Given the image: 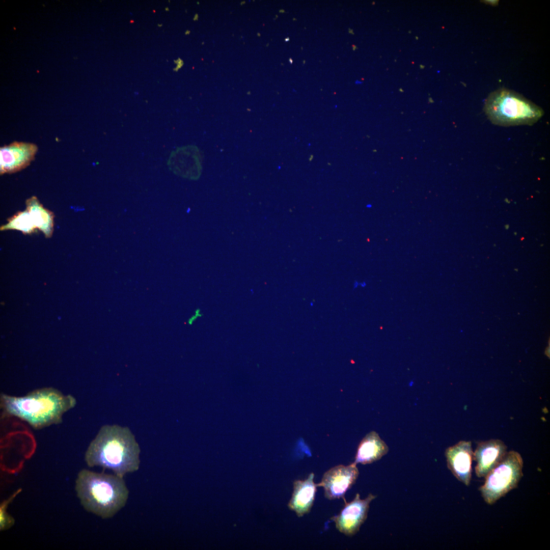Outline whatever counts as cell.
I'll use <instances>...</instances> for the list:
<instances>
[{"instance_id":"6da1fadb","label":"cell","mask_w":550,"mask_h":550,"mask_svg":"<svg viewBox=\"0 0 550 550\" xmlns=\"http://www.w3.org/2000/svg\"><path fill=\"white\" fill-rule=\"evenodd\" d=\"M140 451L128 427L105 425L89 445L85 460L89 467L100 466L124 477L139 470Z\"/></svg>"},{"instance_id":"7a4b0ae2","label":"cell","mask_w":550,"mask_h":550,"mask_svg":"<svg viewBox=\"0 0 550 550\" xmlns=\"http://www.w3.org/2000/svg\"><path fill=\"white\" fill-rule=\"evenodd\" d=\"M0 400L5 414L20 419L35 429L61 423L63 415L76 404L73 396L52 387L37 389L23 396L1 393Z\"/></svg>"},{"instance_id":"3957f363","label":"cell","mask_w":550,"mask_h":550,"mask_svg":"<svg viewBox=\"0 0 550 550\" xmlns=\"http://www.w3.org/2000/svg\"><path fill=\"white\" fill-rule=\"evenodd\" d=\"M75 489L83 508L102 519L113 517L125 506L129 497L123 477L87 469L78 473Z\"/></svg>"},{"instance_id":"277c9868","label":"cell","mask_w":550,"mask_h":550,"mask_svg":"<svg viewBox=\"0 0 550 550\" xmlns=\"http://www.w3.org/2000/svg\"><path fill=\"white\" fill-rule=\"evenodd\" d=\"M483 111L492 124L506 127L532 125L544 115L540 106L520 94L505 88L488 95Z\"/></svg>"},{"instance_id":"5b68a950","label":"cell","mask_w":550,"mask_h":550,"mask_svg":"<svg viewBox=\"0 0 550 550\" xmlns=\"http://www.w3.org/2000/svg\"><path fill=\"white\" fill-rule=\"evenodd\" d=\"M524 461L518 452L507 451L502 460L484 478L479 490L488 505L494 504L516 488L523 476Z\"/></svg>"},{"instance_id":"8992f818","label":"cell","mask_w":550,"mask_h":550,"mask_svg":"<svg viewBox=\"0 0 550 550\" xmlns=\"http://www.w3.org/2000/svg\"><path fill=\"white\" fill-rule=\"evenodd\" d=\"M376 496L369 493L364 499L359 493L350 502H345V505L340 512L332 519L335 523L336 529L346 536L356 534L366 520L371 502Z\"/></svg>"},{"instance_id":"52a82bcc","label":"cell","mask_w":550,"mask_h":550,"mask_svg":"<svg viewBox=\"0 0 550 550\" xmlns=\"http://www.w3.org/2000/svg\"><path fill=\"white\" fill-rule=\"evenodd\" d=\"M359 475V470L354 462L348 465L339 464L326 471L317 484L318 487L323 488L324 495L327 499L342 498L345 502V493L355 483Z\"/></svg>"},{"instance_id":"ba28073f","label":"cell","mask_w":550,"mask_h":550,"mask_svg":"<svg viewBox=\"0 0 550 550\" xmlns=\"http://www.w3.org/2000/svg\"><path fill=\"white\" fill-rule=\"evenodd\" d=\"M37 146L32 143L14 141L0 148V174H12L27 167L34 159Z\"/></svg>"},{"instance_id":"9c48e42d","label":"cell","mask_w":550,"mask_h":550,"mask_svg":"<svg viewBox=\"0 0 550 550\" xmlns=\"http://www.w3.org/2000/svg\"><path fill=\"white\" fill-rule=\"evenodd\" d=\"M203 157L195 145H187L173 151L168 161L171 171L176 175L190 180H197L202 171Z\"/></svg>"},{"instance_id":"30bf717a","label":"cell","mask_w":550,"mask_h":550,"mask_svg":"<svg viewBox=\"0 0 550 550\" xmlns=\"http://www.w3.org/2000/svg\"><path fill=\"white\" fill-rule=\"evenodd\" d=\"M447 465L453 475L466 486L472 476L473 451L471 441H461L447 448L445 452Z\"/></svg>"},{"instance_id":"8fae6325","label":"cell","mask_w":550,"mask_h":550,"mask_svg":"<svg viewBox=\"0 0 550 550\" xmlns=\"http://www.w3.org/2000/svg\"><path fill=\"white\" fill-rule=\"evenodd\" d=\"M507 451V446L499 439L478 442L473 452V460L476 462V476L484 478L502 460Z\"/></svg>"},{"instance_id":"7c38bea8","label":"cell","mask_w":550,"mask_h":550,"mask_svg":"<svg viewBox=\"0 0 550 550\" xmlns=\"http://www.w3.org/2000/svg\"><path fill=\"white\" fill-rule=\"evenodd\" d=\"M314 476L311 473L307 478L295 480L293 483V492L288 507L298 517L309 513L313 506L318 487L314 482Z\"/></svg>"},{"instance_id":"4fadbf2b","label":"cell","mask_w":550,"mask_h":550,"mask_svg":"<svg viewBox=\"0 0 550 550\" xmlns=\"http://www.w3.org/2000/svg\"><path fill=\"white\" fill-rule=\"evenodd\" d=\"M389 451L386 443L375 431L367 434L360 443L353 462L367 464L380 459Z\"/></svg>"},{"instance_id":"5bb4252c","label":"cell","mask_w":550,"mask_h":550,"mask_svg":"<svg viewBox=\"0 0 550 550\" xmlns=\"http://www.w3.org/2000/svg\"><path fill=\"white\" fill-rule=\"evenodd\" d=\"M25 204L26 210L30 214L36 229L42 232L45 237H51L54 227L53 212L44 207L36 196L27 199Z\"/></svg>"},{"instance_id":"9a60e30c","label":"cell","mask_w":550,"mask_h":550,"mask_svg":"<svg viewBox=\"0 0 550 550\" xmlns=\"http://www.w3.org/2000/svg\"><path fill=\"white\" fill-rule=\"evenodd\" d=\"M7 221V224L1 227V231L16 230L26 235L35 232L37 229L26 210L17 212Z\"/></svg>"},{"instance_id":"2e32d148","label":"cell","mask_w":550,"mask_h":550,"mask_svg":"<svg viewBox=\"0 0 550 550\" xmlns=\"http://www.w3.org/2000/svg\"><path fill=\"white\" fill-rule=\"evenodd\" d=\"M21 491V489H18L9 498L1 503L0 505V531L7 530L14 525L15 520L13 517L7 513V509L8 505Z\"/></svg>"},{"instance_id":"e0dca14e","label":"cell","mask_w":550,"mask_h":550,"mask_svg":"<svg viewBox=\"0 0 550 550\" xmlns=\"http://www.w3.org/2000/svg\"><path fill=\"white\" fill-rule=\"evenodd\" d=\"M202 314L201 313L200 310L198 309L195 311V314L193 315L188 321L189 324L191 325L197 319V318L201 317Z\"/></svg>"},{"instance_id":"ac0fdd59","label":"cell","mask_w":550,"mask_h":550,"mask_svg":"<svg viewBox=\"0 0 550 550\" xmlns=\"http://www.w3.org/2000/svg\"><path fill=\"white\" fill-rule=\"evenodd\" d=\"M355 83L356 84H359L360 83V84H361V83H362V82H361V81H358V80H356V81H355Z\"/></svg>"},{"instance_id":"d6986e66","label":"cell","mask_w":550,"mask_h":550,"mask_svg":"<svg viewBox=\"0 0 550 550\" xmlns=\"http://www.w3.org/2000/svg\"><path fill=\"white\" fill-rule=\"evenodd\" d=\"M420 68H421V69H423V68H424L425 67V66H423V65H420Z\"/></svg>"},{"instance_id":"ffe728a7","label":"cell","mask_w":550,"mask_h":550,"mask_svg":"<svg viewBox=\"0 0 550 550\" xmlns=\"http://www.w3.org/2000/svg\"><path fill=\"white\" fill-rule=\"evenodd\" d=\"M365 285H366V284H365V282H364L363 283L361 284V286H362V287H364V286H365Z\"/></svg>"},{"instance_id":"44dd1931","label":"cell","mask_w":550,"mask_h":550,"mask_svg":"<svg viewBox=\"0 0 550 550\" xmlns=\"http://www.w3.org/2000/svg\"><path fill=\"white\" fill-rule=\"evenodd\" d=\"M165 10H166V11H169V8H168V7H166V8H165Z\"/></svg>"},{"instance_id":"7402d4cb","label":"cell","mask_w":550,"mask_h":550,"mask_svg":"<svg viewBox=\"0 0 550 550\" xmlns=\"http://www.w3.org/2000/svg\"><path fill=\"white\" fill-rule=\"evenodd\" d=\"M162 24H157V26H158V27H161V26H162Z\"/></svg>"},{"instance_id":"603a6c76","label":"cell","mask_w":550,"mask_h":550,"mask_svg":"<svg viewBox=\"0 0 550 550\" xmlns=\"http://www.w3.org/2000/svg\"><path fill=\"white\" fill-rule=\"evenodd\" d=\"M188 33H189V31H186V32H185V34H188Z\"/></svg>"},{"instance_id":"cb8c5ba5","label":"cell","mask_w":550,"mask_h":550,"mask_svg":"<svg viewBox=\"0 0 550 550\" xmlns=\"http://www.w3.org/2000/svg\"><path fill=\"white\" fill-rule=\"evenodd\" d=\"M416 39H417V40H418V37H416Z\"/></svg>"}]
</instances>
